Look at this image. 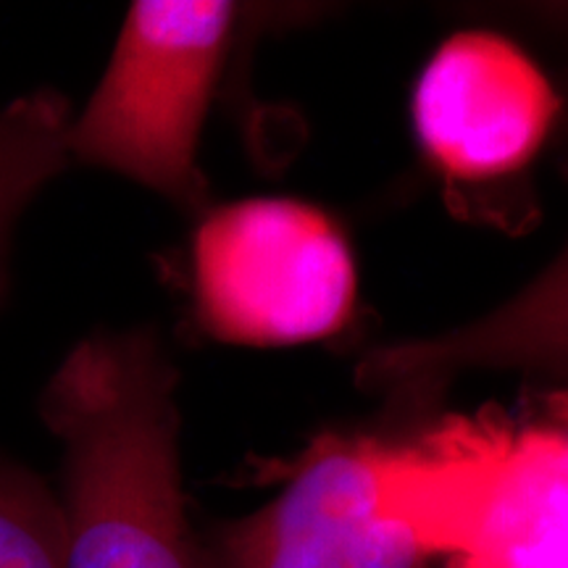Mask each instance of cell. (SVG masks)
I'll list each match as a JSON object with an SVG mask.
<instances>
[{
	"mask_svg": "<svg viewBox=\"0 0 568 568\" xmlns=\"http://www.w3.org/2000/svg\"><path fill=\"white\" fill-rule=\"evenodd\" d=\"M0 568H67L59 495L30 468L0 456Z\"/></svg>",
	"mask_w": 568,
	"mask_h": 568,
	"instance_id": "9",
	"label": "cell"
},
{
	"mask_svg": "<svg viewBox=\"0 0 568 568\" xmlns=\"http://www.w3.org/2000/svg\"><path fill=\"white\" fill-rule=\"evenodd\" d=\"M560 111L545 71L495 32H458L432 53L414 90L422 151L453 182H497L521 174Z\"/></svg>",
	"mask_w": 568,
	"mask_h": 568,
	"instance_id": "5",
	"label": "cell"
},
{
	"mask_svg": "<svg viewBox=\"0 0 568 568\" xmlns=\"http://www.w3.org/2000/svg\"><path fill=\"white\" fill-rule=\"evenodd\" d=\"M410 443L324 435L280 497L201 542V568H424Z\"/></svg>",
	"mask_w": 568,
	"mask_h": 568,
	"instance_id": "3",
	"label": "cell"
},
{
	"mask_svg": "<svg viewBox=\"0 0 568 568\" xmlns=\"http://www.w3.org/2000/svg\"><path fill=\"white\" fill-rule=\"evenodd\" d=\"M71 103L38 88L0 109V293L6 287L11 232L42 187L67 172Z\"/></svg>",
	"mask_w": 568,
	"mask_h": 568,
	"instance_id": "8",
	"label": "cell"
},
{
	"mask_svg": "<svg viewBox=\"0 0 568 568\" xmlns=\"http://www.w3.org/2000/svg\"><path fill=\"white\" fill-rule=\"evenodd\" d=\"M176 366L151 326L92 332L42 387L61 443L67 568H201L184 510Z\"/></svg>",
	"mask_w": 568,
	"mask_h": 568,
	"instance_id": "1",
	"label": "cell"
},
{
	"mask_svg": "<svg viewBox=\"0 0 568 568\" xmlns=\"http://www.w3.org/2000/svg\"><path fill=\"white\" fill-rule=\"evenodd\" d=\"M524 372L568 393V245L521 293L485 318L426 339L376 347L358 364L366 389L426 403L464 372Z\"/></svg>",
	"mask_w": 568,
	"mask_h": 568,
	"instance_id": "6",
	"label": "cell"
},
{
	"mask_svg": "<svg viewBox=\"0 0 568 568\" xmlns=\"http://www.w3.org/2000/svg\"><path fill=\"white\" fill-rule=\"evenodd\" d=\"M240 9L224 0H138L101 82L69 126L71 161L140 182L184 211H203L197 166Z\"/></svg>",
	"mask_w": 568,
	"mask_h": 568,
	"instance_id": "2",
	"label": "cell"
},
{
	"mask_svg": "<svg viewBox=\"0 0 568 568\" xmlns=\"http://www.w3.org/2000/svg\"><path fill=\"white\" fill-rule=\"evenodd\" d=\"M447 568H568V393L510 424L471 537Z\"/></svg>",
	"mask_w": 568,
	"mask_h": 568,
	"instance_id": "7",
	"label": "cell"
},
{
	"mask_svg": "<svg viewBox=\"0 0 568 568\" xmlns=\"http://www.w3.org/2000/svg\"><path fill=\"white\" fill-rule=\"evenodd\" d=\"M197 324L245 347L314 343L353 316L358 276L339 226L293 197H247L203 213L190 247Z\"/></svg>",
	"mask_w": 568,
	"mask_h": 568,
	"instance_id": "4",
	"label": "cell"
}]
</instances>
